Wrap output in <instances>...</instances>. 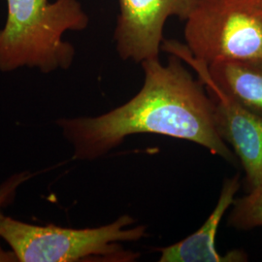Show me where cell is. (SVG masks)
<instances>
[{
	"instance_id": "6da1fadb",
	"label": "cell",
	"mask_w": 262,
	"mask_h": 262,
	"mask_svg": "<svg viewBox=\"0 0 262 262\" xmlns=\"http://www.w3.org/2000/svg\"><path fill=\"white\" fill-rule=\"evenodd\" d=\"M144 84L139 93L120 107L97 117L58 119L56 124L74 151V159L94 160L122 145L131 135L159 134L189 141L212 155L236 164L237 157L217 135L213 102L204 84L170 55L141 63Z\"/></svg>"
},
{
	"instance_id": "7a4b0ae2",
	"label": "cell",
	"mask_w": 262,
	"mask_h": 262,
	"mask_svg": "<svg viewBox=\"0 0 262 262\" xmlns=\"http://www.w3.org/2000/svg\"><path fill=\"white\" fill-rule=\"evenodd\" d=\"M7 7L6 24L0 29L1 72L27 66L50 73L71 66L75 50L63 34L89 26L79 0H7Z\"/></svg>"
},
{
	"instance_id": "3957f363",
	"label": "cell",
	"mask_w": 262,
	"mask_h": 262,
	"mask_svg": "<svg viewBox=\"0 0 262 262\" xmlns=\"http://www.w3.org/2000/svg\"><path fill=\"white\" fill-rule=\"evenodd\" d=\"M122 215L109 225L93 228L34 225L0 213V238L20 262H131L140 253L126 251L122 243L147 237V226Z\"/></svg>"
},
{
	"instance_id": "277c9868",
	"label": "cell",
	"mask_w": 262,
	"mask_h": 262,
	"mask_svg": "<svg viewBox=\"0 0 262 262\" xmlns=\"http://www.w3.org/2000/svg\"><path fill=\"white\" fill-rule=\"evenodd\" d=\"M185 39L191 56L207 66L262 60L260 0H198Z\"/></svg>"
},
{
	"instance_id": "5b68a950",
	"label": "cell",
	"mask_w": 262,
	"mask_h": 262,
	"mask_svg": "<svg viewBox=\"0 0 262 262\" xmlns=\"http://www.w3.org/2000/svg\"><path fill=\"white\" fill-rule=\"evenodd\" d=\"M161 49L191 66L213 102V120L217 135L234 150L249 189L262 183V117L250 111L223 92L211 78L206 63L191 56L187 46L163 41Z\"/></svg>"
},
{
	"instance_id": "8992f818",
	"label": "cell",
	"mask_w": 262,
	"mask_h": 262,
	"mask_svg": "<svg viewBox=\"0 0 262 262\" xmlns=\"http://www.w3.org/2000/svg\"><path fill=\"white\" fill-rule=\"evenodd\" d=\"M198 0H119L120 16L114 33L116 49L123 60L142 63L158 59L166 20L186 19Z\"/></svg>"
},
{
	"instance_id": "52a82bcc",
	"label": "cell",
	"mask_w": 262,
	"mask_h": 262,
	"mask_svg": "<svg viewBox=\"0 0 262 262\" xmlns=\"http://www.w3.org/2000/svg\"><path fill=\"white\" fill-rule=\"evenodd\" d=\"M241 186L240 175L225 179L219 201L206 222L193 234L178 243L158 249L159 262H240L247 261L243 251L234 250L221 254L215 249V236L226 211L232 206L235 195Z\"/></svg>"
},
{
	"instance_id": "ba28073f",
	"label": "cell",
	"mask_w": 262,
	"mask_h": 262,
	"mask_svg": "<svg viewBox=\"0 0 262 262\" xmlns=\"http://www.w3.org/2000/svg\"><path fill=\"white\" fill-rule=\"evenodd\" d=\"M208 71L223 92L262 117V60L220 61Z\"/></svg>"
},
{
	"instance_id": "9c48e42d",
	"label": "cell",
	"mask_w": 262,
	"mask_h": 262,
	"mask_svg": "<svg viewBox=\"0 0 262 262\" xmlns=\"http://www.w3.org/2000/svg\"><path fill=\"white\" fill-rule=\"evenodd\" d=\"M227 217L228 225L238 230H251L262 226V183L250 192L235 199Z\"/></svg>"
},
{
	"instance_id": "30bf717a",
	"label": "cell",
	"mask_w": 262,
	"mask_h": 262,
	"mask_svg": "<svg viewBox=\"0 0 262 262\" xmlns=\"http://www.w3.org/2000/svg\"><path fill=\"white\" fill-rule=\"evenodd\" d=\"M30 177L27 173H21L12 176L0 187V208L12 202L15 197L17 187Z\"/></svg>"
},
{
	"instance_id": "8fae6325",
	"label": "cell",
	"mask_w": 262,
	"mask_h": 262,
	"mask_svg": "<svg viewBox=\"0 0 262 262\" xmlns=\"http://www.w3.org/2000/svg\"><path fill=\"white\" fill-rule=\"evenodd\" d=\"M260 3H261V5H262V0H260Z\"/></svg>"
}]
</instances>
